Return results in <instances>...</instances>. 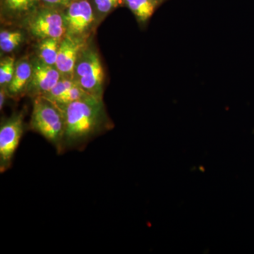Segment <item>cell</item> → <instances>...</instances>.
<instances>
[{"instance_id": "6da1fadb", "label": "cell", "mask_w": 254, "mask_h": 254, "mask_svg": "<svg viewBox=\"0 0 254 254\" xmlns=\"http://www.w3.org/2000/svg\"><path fill=\"white\" fill-rule=\"evenodd\" d=\"M58 106L64 121V153L66 150L82 148L95 137L113 128L103 99L88 95L72 103Z\"/></svg>"}, {"instance_id": "7a4b0ae2", "label": "cell", "mask_w": 254, "mask_h": 254, "mask_svg": "<svg viewBox=\"0 0 254 254\" xmlns=\"http://www.w3.org/2000/svg\"><path fill=\"white\" fill-rule=\"evenodd\" d=\"M29 128L39 133L63 154L64 121L59 107L43 96L33 98Z\"/></svg>"}, {"instance_id": "3957f363", "label": "cell", "mask_w": 254, "mask_h": 254, "mask_svg": "<svg viewBox=\"0 0 254 254\" xmlns=\"http://www.w3.org/2000/svg\"><path fill=\"white\" fill-rule=\"evenodd\" d=\"M73 79L88 94L103 99L104 68L92 38L78 55L73 68Z\"/></svg>"}, {"instance_id": "277c9868", "label": "cell", "mask_w": 254, "mask_h": 254, "mask_svg": "<svg viewBox=\"0 0 254 254\" xmlns=\"http://www.w3.org/2000/svg\"><path fill=\"white\" fill-rule=\"evenodd\" d=\"M64 10L41 4L19 27L36 42L46 38L63 39L66 32Z\"/></svg>"}, {"instance_id": "5b68a950", "label": "cell", "mask_w": 254, "mask_h": 254, "mask_svg": "<svg viewBox=\"0 0 254 254\" xmlns=\"http://www.w3.org/2000/svg\"><path fill=\"white\" fill-rule=\"evenodd\" d=\"M66 36L89 41L99 26L90 0H75L64 10Z\"/></svg>"}, {"instance_id": "8992f818", "label": "cell", "mask_w": 254, "mask_h": 254, "mask_svg": "<svg viewBox=\"0 0 254 254\" xmlns=\"http://www.w3.org/2000/svg\"><path fill=\"white\" fill-rule=\"evenodd\" d=\"M24 110L13 113L1 120L0 125V173H4L12 165L15 153L24 133Z\"/></svg>"}, {"instance_id": "52a82bcc", "label": "cell", "mask_w": 254, "mask_h": 254, "mask_svg": "<svg viewBox=\"0 0 254 254\" xmlns=\"http://www.w3.org/2000/svg\"><path fill=\"white\" fill-rule=\"evenodd\" d=\"M33 71L26 95L32 99L44 96L56 85L62 74L56 66L43 63L34 55H32Z\"/></svg>"}, {"instance_id": "ba28073f", "label": "cell", "mask_w": 254, "mask_h": 254, "mask_svg": "<svg viewBox=\"0 0 254 254\" xmlns=\"http://www.w3.org/2000/svg\"><path fill=\"white\" fill-rule=\"evenodd\" d=\"M41 5L39 0H0V18L4 26H20Z\"/></svg>"}, {"instance_id": "9c48e42d", "label": "cell", "mask_w": 254, "mask_h": 254, "mask_svg": "<svg viewBox=\"0 0 254 254\" xmlns=\"http://www.w3.org/2000/svg\"><path fill=\"white\" fill-rule=\"evenodd\" d=\"M89 41L66 36L61 40L55 66L59 70L62 76L73 78V68L78 55Z\"/></svg>"}, {"instance_id": "30bf717a", "label": "cell", "mask_w": 254, "mask_h": 254, "mask_svg": "<svg viewBox=\"0 0 254 254\" xmlns=\"http://www.w3.org/2000/svg\"><path fill=\"white\" fill-rule=\"evenodd\" d=\"M32 71V56L26 55L16 62L14 76L6 88L9 98L18 99L26 95V91L31 81Z\"/></svg>"}, {"instance_id": "8fae6325", "label": "cell", "mask_w": 254, "mask_h": 254, "mask_svg": "<svg viewBox=\"0 0 254 254\" xmlns=\"http://www.w3.org/2000/svg\"><path fill=\"white\" fill-rule=\"evenodd\" d=\"M169 0H125V6L133 15L141 29L148 26L153 14Z\"/></svg>"}, {"instance_id": "7c38bea8", "label": "cell", "mask_w": 254, "mask_h": 254, "mask_svg": "<svg viewBox=\"0 0 254 254\" xmlns=\"http://www.w3.org/2000/svg\"><path fill=\"white\" fill-rule=\"evenodd\" d=\"M0 31V51L1 54H10L16 51L26 43L28 36L27 32L19 26H6Z\"/></svg>"}, {"instance_id": "4fadbf2b", "label": "cell", "mask_w": 254, "mask_h": 254, "mask_svg": "<svg viewBox=\"0 0 254 254\" xmlns=\"http://www.w3.org/2000/svg\"><path fill=\"white\" fill-rule=\"evenodd\" d=\"M61 40L58 38H46L37 41L35 45V56L47 64L55 66Z\"/></svg>"}, {"instance_id": "5bb4252c", "label": "cell", "mask_w": 254, "mask_h": 254, "mask_svg": "<svg viewBox=\"0 0 254 254\" xmlns=\"http://www.w3.org/2000/svg\"><path fill=\"white\" fill-rule=\"evenodd\" d=\"M90 1L98 24L115 9L125 6V0H90Z\"/></svg>"}, {"instance_id": "9a60e30c", "label": "cell", "mask_w": 254, "mask_h": 254, "mask_svg": "<svg viewBox=\"0 0 254 254\" xmlns=\"http://www.w3.org/2000/svg\"><path fill=\"white\" fill-rule=\"evenodd\" d=\"M16 62L13 55L1 57L0 62V87L7 88L11 83L14 76Z\"/></svg>"}, {"instance_id": "2e32d148", "label": "cell", "mask_w": 254, "mask_h": 254, "mask_svg": "<svg viewBox=\"0 0 254 254\" xmlns=\"http://www.w3.org/2000/svg\"><path fill=\"white\" fill-rule=\"evenodd\" d=\"M76 83V82L74 81L73 78L62 76L59 81L56 83V85L53 87V89L48 94L43 97L47 98V99L51 100L52 102H55L62 95H63L66 91H68L70 88H72Z\"/></svg>"}, {"instance_id": "e0dca14e", "label": "cell", "mask_w": 254, "mask_h": 254, "mask_svg": "<svg viewBox=\"0 0 254 254\" xmlns=\"http://www.w3.org/2000/svg\"><path fill=\"white\" fill-rule=\"evenodd\" d=\"M41 5L65 9L75 0H39Z\"/></svg>"}, {"instance_id": "ac0fdd59", "label": "cell", "mask_w": 254, "mask_h": 254, "mask_svg": "<svg viewBox=\"0 0 254 254\" xmlns=\"http://www.w3.org/2000/svg\"><path fill=\"white\" fill-rule=\"evenodd\" d=\"M7 98H9V96L6 88L0 87V110H2L4 108Z\"/></svg>"}]
</instances>
